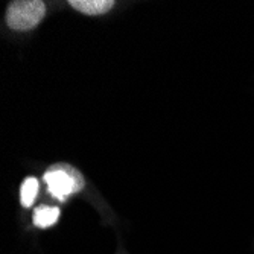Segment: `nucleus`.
<instances>
[{
	"label": "nucleus",
	"instance_id": "obj_1",
	"mask_svg": "<svg viewBox=\"0 0 254 254\" xmlns=\"http://www.w3.org/2000/svg\"><path fill=\"white\" fill-rule=\"evenodd\" d=\"M44 181L48 184L51 195L60 201H64L67 196L79 192L84 188L82 175L67 163H57L51 166L44 174Z\"/></svg>",
	"mask_w": 254,
	"mask_h": 254
},
{
	"label": "nucleus",
	"instance_id": "obj_2",
	"mask_svg": "<svg viewBox=\"0 0 254 254\" xmlns=\"http://www.w3.org/2000/svg\"><path fill=\"white\" fill-rule=\"evenodd\" d=\"M46 14V5L40 0H18L6 9V23L14 31L35 28Z\"/></svg>",
	"mask_w": 254,
	"mask_h": 254
},
{
	"label": "nucleus",
	"instance_id": "obj_3",
	"mask_svg": "<svg viewBox=\"0 0 254 254\" xmlns=\"http://www.w3.org/2000/svg\"><path fill=\"white\" fill-rule=\"evenodd\" d=\"M70 5L82 14L87 15H101L108 12L114 2L113 0H72Z\"/></svg>",
	"mask_w": 254,
	"mask_h": 254
},
{
	"label": "nucleus",
	"instance_id": "obj_4",
	"mask_svg": "<svg viewBox=\"0 0 254 254\" xmlns=\"http://www.w3.org/2000/svg\"><path fill=\"white\" fill-rule=\"evenodd\" d=\"M60 219V209L51 205H38L34 210V224L40 228L52 227Z\"/></svg>",
	"mask_w": 254,
	"mask_h": 254
},
{
	"label": "nucleus",
	"instance_id": "obj_5",
	"mask_svg": "<svg viewBox=\"0 0 254 254\" xmlns=\"http://www.w3.org/2000/svg\"><path fill=\"white\" fill-rule=\"evenodd\" d=\"M38 193V181L34 177L26 178L25 181L21 183L20 188V201L23 207H31L37 198Z\"/></svg>",
	"mask_w": 254,
	"mask_h": 254
}]
</instances>
